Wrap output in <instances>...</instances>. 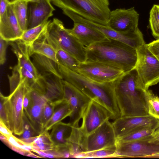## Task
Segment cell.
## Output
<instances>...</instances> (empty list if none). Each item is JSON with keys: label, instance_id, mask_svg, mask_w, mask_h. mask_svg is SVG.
Returning <instances> with one entry per match:
<instances>
[{"label": "cell", "instance_id": "1", "mask_svg": "<svg viewBox=\"0 0 159 159\" xmlns=\"http://www.w3.org/2000/svg\"><path fill=\"white\" fill-rule=\"evenodd\" d=\"M120 116L148 115L146 92L134 69L111 82Z\"/></svg>", "mask_w": 159, "mask_h": 159}, {"label": "cell", "instance_id": "2", "mask_svg": "<svg viewBox=\"0 0 159 159\" xmlns=\"http://www.w3.org/2000/svg\"><path fill=\"white\" fill-rule=\"evenodd\" d=\"M86 61L103 62L122 69L125 73L134 69L137 60V50L121 41L111 39L86 47Z\"/></svg>", "mask_w": 159, "mask_h": 159}, {"label": "cell", "instance_id": "3", "mask_svg": "<svg viewBox=\"0 0 159 159\" xmlns=\"http://www.w3.org/2000/svg\"><path fill=\"white\" fill-rule=\"evenodd\" d=\"M59 73L62 78L70 83L92 100L98 102L110 112L111 120H115L120 114L111 82L99 84L58 64Z\"/></svg>", "mask_w": 159, "mask_h": 159}, {"label": "cell", "instance_id": "4", "mask_svg": "<svg viewBox=\"0 0 159 159\" xmlns=\"http://www.w3.org/2000/svg\"><path fill=\"white\" fill-rule=\"evenodd\" d=\"M49 0L62 10L71 11L102 25H108L111 11L109 0Z\"/></svg>", "mask_w": 159, "mask_h": 159}, {"label": "cell", "instance_id": "5", "mask_svg": "<svg viewBox=\"0 0 159 159\" xmlns=\"http://www.w3.org/2000/svg\"><path fill=\"white\" fill-rule=\"evenodd\" d=\"M45 38L56 50L60 48L66 51L80 62L86 61V47L67 30L58 19L54 18L50 21Z\"/></svg>", "mask_w": 159, "mask_h": 159}, {"label": "cell", "instance_id": "6", "mask_svg": "<svg viewBox=\"0 0 159 159\" xmlns=\"http://www.w3.org/2000/svg\"><path fill=\"white\" fill-rule=\"evenodd\" d=\"M30 86L25 80L21 82L8 96L0 93L6 114L7 126L15 135L20 136L24 131L23 99Z\"/></svg>", "mask_w": 159, "mask_h": 159}, {"label": "cell", "instance_id": "7", "mask_svg": "<svg viewBox=\"0 0 159 159\" xmlns=\"http://www.w3.org/2000/svg\"><path fill=\"white\" fill-rule=\"evenodd\" d=\"M137 51V60L134 69L141 84L147 90L159 82V61L145 43Z\"/></svg>", "mask_w": 159, "mask_h": 159}, {"label": "cell", "instance_id": "8", "mask_svg": "<svg viewBox=\"0 0 159 159\" xmlns=\"http://www.w3.org/2000/svg\"><path fill=\"white\" fill-rule=\"evenodd\" d=\"M63 12L74 22L85 23L98 30L108 38L121 41L136 50L145 43L143 34L139 28L135 31L128 33H120L107 25H102L85 19L71 11L64 10Z\"/></svg>", "mask_w": 159, "mask_h": 159}, {"label": "cell", "instance_id": "9", "mask_svg": "<svg viewBox=\"0 0 159 159\" xmlns=\"http://www.w3.org/2000/svg\"><path fill=\"white\" fill-rule=\"evenodd\" d=\"M78 73L99 84L111 82L125 73L120 67L107 63L85 61L80 62Z\"/></svg>", "mask_w": 159, "mask_h": 159}, {"label": "cell", "instance_id": "10", "mask_svg": "<svg viewBox=\"0 0 159 159\" xmlns=\"http://www.w3.org/2000/svg\"><path fill=\"white\" fill-rule=\"evenodd\" d=\"M64 97L69 102L71 113L68 123L71 127H79V123L92 99L70 83L62 80Z\"/></svg>", "mask_w": 159, "mask_h": 159}, {"label": "cell", "instance_id": "11", "mask_svg": "<svg viewBox=\"0 0 159 159\" xmlns=\"http://www.w3.org/2000/svg\"><path fill=\"white\" fill-rule=\"evenodd\" d=\"M109 120H106L93 132L83 138V152L116 146L117 138L112 123Z\"/></svg>", "mask_w": 159, "mask_h": 159}, {"label": "cell", "instance_id": "12", "mask_svg": "<svg viewBox=\"0 0 159 159\" xmlns=\"http://www.w3.org/2000/svg\"><path fill=\"white\" fill-rule=\"evenodd\" d=\"M111 119V113L105 107L95 100H91L83 115L79 130L85 137L93 132L106 120Z\"/></svg>", "mask_w": 159, "mask_h": 159}, {"label": "cell", "instance_id": "13", "mask_svg": "<svg viewBox=\"0 0 159 159\" xmlns=\"http://www.w3.org/2000/svg\"><path fill=\"white\" fill-rule=\"evenodd\" d=\"M152 138L139 141L116 142L117 158H146L159 152V143L151 142Z\"/></svg>", "mask_w": 159, "mask_h": 159}, {"label": "cell", "instance_id": "14", "mask_svg": "<svg viewBox=\"0 0 159 159\" xmlns=\"http://www.w3.org/2000/svg\"><path fill=\"white\" fill-rule=\"evenodd\" d=\"M116 138L142 128L149 127L156 129L159 119L149 115L141 116H120L112 123Z\"/></svg>", "mask_w": 159, "mask_h": 159}, {"label": "cell", "instance_id": "15", "mask_svg": "<svg viewBox=\"0 0 159 159\" xmlns=\"http://www.w3.org/2000/svg\"><path fill=\"white\" fill-rule=\"evenodd\" d=\"M139 16L134 7L117 8L111 11L107 26L121 33L134 31L138 29Z\"/></svg>", "mask_w": 159, "mask_h": 159}, {"label": "cell", "instance_id": "16", "mask_svg": "<svg viewBox=\"0 0 159 159\" xmlns=\"http://www.w3.org/2000/svg\"><path fill=\"white\" fill-rule=\"evenodd\" d=\"M62 79L51 73L39 75L32 88L39 90L48 101L56 104L64 99Z\"/></svg>", "mask_w": 159, "mask_h": 159}, {"label": "cell", "instance_id": "17", "mask_svg": "<svg viewBox=\"0 0 159 159\" xmlns=\"http://www.w3.org/2000/svg\"><path fill=\"white\" fill-rule=\"evenodd\" d=\"M30 101L24 111L31 124L39 134L43 131L41 120L44 107L48 102L45 95L39 90L30 88Z\"/></svg>", "mask_w": 159, "mask_h": 159}, {"label": "cell", "instance_id": "18", "mask_svg": "<svg viewBox=\"0 0 159 159\" xmlns=\"http://www.w3.org/2000/svg\"><path fill=\"white\" fill-rule=\"evenodd\" d=\"M24 32L10 2L5 13L0 16V37L9 42L14 41L20 39Z\"/></svg>", "mask_w": 159, "mask_h": 159}, {"label": "cell", "instance_id": "19", "mask_svg": "<svg viewBox=\"0 0 159 159\" xmlns=\"http://www.w3.org/2000/svg\"><path fill=\"white\" fill-rule=\"evenodd\" d=\"M28 8V29L37 26L48 20L53 16L55 9L49 0H40L29 2Z\"/></svg>", "mask_w": 159, "mask_h": 159}, {"label": "cell", "instance_id": "20", "mask_svg": "<svg viewBox=\"0 0 159 159\" xmlns=\"http://www.w3.org/2000/svg\"><path fill=\"white\" fill-rule=\"evenodd\" d=\"M74 22L73 27L66 30L85 47L108 39L98 30L85 23Z\"/></svg>", "mask_w": 159, "mask_h": 159}, {"label": "cell", "instance_id": "21", "mask_svg": "<svg viewBox=\"0 0 159 159\" xmlns=\"http://www.w3.org/2000/svg\"><path fill=\"white\" fill-rule=\"evenodd\" d=\"M9 44L17 57V65L30 72L37 79L39 75L30 58V46L20 39L9 41Z\"/></svg>", "mask_w": 159, "mask_h": 159}, {"label": "cell", "instance_id": "22", "mask_svg": "<svg viewBox=\"0 0 159 159\" xmlns=\"http://www.w3.org/2000/svg\"><path fill=\"white\" fill-rule=\"evenodd\" d=\"M32 62L39 75L54 74L62 79L59 71L58 64L51 59L40 54H30Z\"/></svg>", "mask_w": 159, "mask_h": 159}, {"label": "cell", "instance_id": "23", "mask_svg": "<svg viewBox=\"0 0 159 159\" xmlns=\"http://www.w3.org/2000/svg\"><path fill=\"white\" fill-rule=\"evenodd\" d=\"M71 110L68 102L64 99L61 102L55 104L53 114L46 124L43 130L48 131L51 130L56 124L70 117Z\"/></svg>", "mask_w": 159, "mask_h": 159}, {"label": "cell", "instance_id": "24", "mask_svg": "<svg viewBox=\"0 0 159 159\" xmlns=\"http://www.w3.org/2000/svg\"><path fill=\"white\" fill-rule=\"evenodd\" d=\"M50 134L55 147L68 146L69 143L66 136L68 132L71 131V127L69 123L60 121L55 124Z\"/></svg>", "mask_w": 159, "mask_h": 159}, {"label": "cell", "instance_id": "25", "mask_svg": "<svg viewBox=\"0 0 159 159\" xmlns=\"http://www.w3.org/2000/svg\"><path fill=\"white\" fill-rule=\"evenodd\" d=\"M50 21L47 20L40 25L25 31L20 39L30 46L34 42L43 38L46 34Z\"/></svg>", "mask_w": 159, "mask_h": 159}, {"label": "cell", "instance_id": "26", "mask_svg": "<svg viewBox=\"0 0 159 159\" xmlns=\"http://www.w3.org/2000/svg\"><path fill=\"white\" fill-rule=\"evenodd\" d=\"M30 48V54L34 52L41 54L59 64L56 50L46 41L45 36L43 39L34 42Z\"/></svg>", "mask_w": 159, "mask_h": 159}, {"label": "cell", "instance_id": "27", "mask_svg": "<svg viewBox=\"0 0 159 159\" xmlns=\"http://www.w3.org/2000/svg\"><path fill=\"white\" fill-rule=\"evenodd\" d=\"M10 2L20 26L24 32L28 29L29 2L26 0H11Z\"/></svg>", "mask_w": 159, "mask_h": 159}, {"label": "cell", "instance_id": "28", "mask_svg": "<svg viewBox=\"0 0 159 159\" xmlns=\"http://www.w3.org/2000/svg\"><path fill=\"white\" fill-rule=\"evenodd\" d=\"M156 129L152 127H143L117 139L116 142H129L150 139Z\"/></svg>", "mask_w": 159, "mask_h": 159}, {"label": "cell", "instance_id": "29", "mask_svg": "<svg viewBox=\"0 0 159 159\" xmlns=\"http://www.w3.org/2000/svg\"><path fill=\"white\" fill-rule=\"evenodd\" d=\"M33 149L46 151L54 149L55 147L48 131L43 130L31 144Z\"/></svg>", "mask_w": 159, "mask_h": 159}, {"label": "cell", "instance_id": "30", "mask_svg": "<svg viewBox=\"0 0 159 159\" xmlns=\"http://www.w3.org/2000/svg\"><path fill=\"white\" fill-rule=\"evenodd\" d=\"M57 57L59 63L71 70L78 73L80 62L75 57L60 48L56 49Z\"/></svg>", "mask_w": 159, "mask_h": 159}, {"label": "cell", "instance_id": "31", "mask_svg": "<svg viewBox=\"0 0 159 159\" xmlns=\"http://www.w3.org/2000/svg\"><path fill=\"white\" fill-rule=\"evenodd\" d=\"M75 158H117L116 155V146L94 151L83 152L77 155Z\"/></svg>", "mask_w": 159, "mask_h": 159}, {"label": "cell", "instance_id": "32", "mask_svg": "<svg viewBox=\"0 0 159 159\" xmlns=\"http://www.w3.org/2000/svg\"><path fill=\"white\" fill-rule=\"evenodd\" d=\"M24 131L19 138L24 143L31 145L35 139L40 134L33 127L25 113L24 116Z\"/></svg>", "mask_w": 159, "mask_h": 159}, {"label": "cell", "instance_id": "33", "mask_svg": "<svg viewBox=\"0 0 159 159\" xmlns=\"http://www.w3.org/2000/svg\"><path fill=\"white\" fill-rule=\"evenodd\" d=\"M149 26L152 35L159 39V5L154 4L149 13Z\"/></svg>", "mask_w": 159, "mask_h": 159}, {"label": "cell", "instance_id": "34", "mask_svg": "<svg viewBox=\"0 0 159 159\" xmlns=\"http://www.w3.org/2000/svg\"><path fill=\"white\" fill-rule=\"evenodd\" d=\"M146 95L149 115L159 119V97L149 89L146 90Z\"/></svg>", "mask_w": 159, "mask_h": 159}, {"label": "cell", "instance_id": "35", "mask_svg": "<svg viewBox=\"0 0 159 159\" xmlns=\"http://www.w3.org/2000/svg\"><path fill=\"white\" fill-rule=\"evenodd\" d=\"M55 106V104L48 101L44 107L41 120V126L43 131L46 124L53 114Z\"/></svg>", "mask_w": 159, "mask_h": 159}, {"label": "cell", "instance_id": "36", "mask_svg": "<svg viewBox=\"0 0 159 159\" xmlns=\"http://www.w3.org/2000/svg\"><path fill=\"white\" fill-rule=\"evenodd\" d=\"M10 145H13L17 148H20L28 152L33 151V148L31 145L26 144L22 142L20 139L12 135L8 139Z\"/></svg>", "mask_w": 159, "mask_h": 159}, {"label": "cell", "instance_id": "37", "mask_svg": "<svg viewBox=\"0 0 159 159\" xmlns=\"http://www.w3.org/2000/svg\"><path fill=\"white\" fill-rule=\"evenodd\" d=\"M33 152L38 154L42 158H62V157L60 153L56 148L53 150L46 151H42L33 148Z\"/></svg>", "mask_w": 159, "mask_h": 159}, {"label": "cell", "instance_id": "38", "mask_svg": "<svg viewBox=\"0 0 159 159\" xmlns=\"http://www.w3.org/2000/svg\"><path fill=\"white\" fill-rule=\"evenodd\" d=\"M9 41L0 37V64L2 65L6 61V52Z\"/></svg>", "mask_w": 159, "mask_h": 159}, {"label": "cell", "instance_id": "39", "mask_svg": "<svg viewBox=\"0 0 159 159\" xmlns=\"http://www.w3.org/2000/svg\"><path fill=\"white\" fill-rule=\"evenodd\" d=\"M147 45L148 49L159 61V39L154 40Z\"/></svg>", "mask_w": 159, "mask_h": 159}, {"label": "cell", "instance_id": "40", "mask_svg": "<svg viewBox=\"0 0 159 159\" xmlns=\"http://www.w3.org/2000/svg\"><path fill=\"white\" fill-rule=\"evenodd\" d=\"M0 134L5 136L7 139L13 135L12 132L1 120H0Z\"/></svg>", "mask_w": 159, "mask_h": 159}, {"label": "cell", "instance_id": "41", "mask_svg": "<svg viewBox=\"0 0 159 159\" xmlns=\"http://www.w3.org/2000/svg\"><path fill=\"white\" fill-rule=\"evenodd\" d=\"M0 120L7 126V122L4 107L2 100L0 99Z\"/></svg>", "mask_w": 159, "mask_h": 159}, {"label": "cell", "instance_id": "42", "mask_svg": "<svg viewBox=\"0 0 159 159\" xmlns=\"http://www.w3.org/2000/svg\"><path fill=\"white\" fill-rule=\"evenodd\" d=\"M10 2V0H0V16L5 13Z\"/></svg>", "mask_w": 159, "mask_h": 159}, {"label": "cell", "instance_id": "43", "mask_svg": "<svg viewBox=\"0 0 159 159\" xmlns=\"http://www.w3.org/2000/svg\"><path fill=\"white\" fill-rule=\"evenodd\" d=\"M151 141L153 143H159V125L154 132Z\"/></svg>", "mask_w": 159, "mask_h": 159}, {"label": "cell", "instance_id": "44", "mask_svg": "<svg viewBox=\"0 0 159 159\" xmlns=\"http://www.w3.org/2000/svg\"><path fill=\"white\" fill-rule=\"evenodd\" d=\"M13 151L21 155L26 156L29 152H28L20 148L16 147L12 145H10L9 147Z\"/></svg>", "mask_w": 159, "mask_h": 159}, {"label": "cell", "instance_id": "45", "mask_svg": "<svg viewBox=\"0 0 159 159\" xmlns=\"http://www.w3.org/2000/svg\"><path fill=\"white\" fill-rule=\"evenodd\" d=\"M0 139L2 142H3L8 147H9L10 143L8 139L6 137L1 134H0Z\"/></svg>", "mask_w": 159, "mask_h": 159}, {"label": "cell", "instance_id": "46", "mask_svg": "<svg viewBox=\"0 0 159 159\" xmlns=\"http://www.w3.org/2000/svg\"><path fill=\"white\" fill-rule=\"evenodd\" d=\"M26 156H27L29 157H34V158H42L41 156H37L36 155L32 153L31 152H29L26 155Z\"/></svg>", "mask_w": 159, "mask_h": 159}, {"label": "cell", "instance_id": "47", "mask_svg": "<svg viewBox=\"0 0 159 159\" xmlns=\"http://www.w3.org/2000/svg\"><path fill=\"white\" fill-rule=\"evenodd\" d=\"M146 158H159V152L148 156Z\"/></svg>", "mask_w": 159, "mask_h": 159}, {"label": "cell", "instance_id": "48", "mask_svg": "<svg viewBox=\"0 0 159 159\" xmlns=\"http://www.w3.org/2000/svg\"><path fill=\"white\" fill-rule=\"evenodd\" d=\"M28 2H39L40 0H26Z\"/></svg>", "mask_w": 159, "mask_h": 159}]
</instances>
